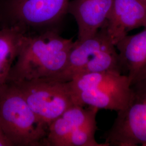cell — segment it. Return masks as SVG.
Wrapping results in <instances>:
<instances>
[{"mask_svg":"<svg viewBox=\"0 0 146 146\" xmlns=\"http://www.w3.org/2000/svg\"><path fill=\"white\" fill-rule=\"evenodd\" d=\"M143 1H145V2H146V0H143Z\"/></svg>","mask_w":146,"mask_h":146,"instance_id":"14","label":"cell"},{"mask_svg":"<svg viewBox=\"0 0 146 146\" xmlns=\"http://www.w3.org/2000/svg\"><path fill=\"white\" fill-rule=\"evenodd\" d=\"M102 72L123 74L116 46L104 27L93 36L74 41L65 68L56 76L45 78L68 82L78 75Z\"/></svg>","mask_w":146,"mask_h":146,"instance_id":"5","label":"cell"},{"mask_svg":"<svg viewBox=\"0 0 146 146\" xmlns=\"http://www.w3.org/2000/svg\"><path fill=\"white\" fill-rule=\"evenodd\" d=\"M107 146H146V78L131 86L130 98L104 134Z\"/></svg>","mask_w":146,"mask_h":146,"instance_id":"6","label":"cell"},{"mask_svg":"<svg viewBox=\"0 0 146 146\" xmlns=\"http://www.w3.org/2000/svg\"><path fill=\"white\" fill-rule=\"evenodd\" d=\"M0 123L12 146H46L48 126L11 82L0 89Z\"/></svg>","mask_w":146,"mask_h":146,"instance_id":"2","label":"cell"},{"mask_svg":"<svg viewBox=\"0 0 146 146\" xmlns=\"http://www.w3.org/2000/svg\"><path fill=\"white\" fill-rule=\"evenodd\" d=\"M114 0H71L68 14L73 16L78 27V40L94 36L104 26Z\"/></svg>","mask_w":146,"mask_h":146,"instance_id":"10","label":"cell"},{"mask_svg":"<svg viewBox=\"0 0 146 146\" xmlns=\"http://www.w3.org/2000/svg\"><path fill=\"white\" fill-rule=\"evenodd\" d=\"M74 42L58 31L27 34L7 82L56 76L65 68Z\"/></svg>","mask_w":146,"mask_h":146,"instance_id":"1","label":"cell"},{"mask_svg":"<svg viewBox=\"0 0 146 146\" xmlns=\"http://www.w3.org/2000/svg\"><path fill=\"white\" fill-rule=\"evenodd\" d=\"M9 82L19 89L31 110L48 127L74 104L68 82L40 78Z\"/></svg>","mask_w":146,"mask_h":146,"instance_id":"7","label":"cell"},{"mask_svg":"<svg viewBox=\"0 0 146 146\" xmlns=\"http://www.w3.org/2000/svg\"><path fill=\"white\" fill-rule=\"evenodd\" d=\"M68 82L74 104L82 107L117 112L125 107L131 95L130 80L119 72L83 74Z\"/></svg>","mask_w":146,"mask_h":146,"instance_id":"3","label":"cell"},{"mask_svg":"<svg viewBox=\"0 0 146 146\" xmlns=\"http://www.w3.org/2000/svg\"><path fill=\"white\" fill-rule=\"evenodd\" d=\"M26 35L16 27L0 28V89L7 83Z\"/></svg>","mask_w":146,"mask_h":146,"instance_id":"12","label":"cell"},{"mask_svg":"<svg viewBox=\"0 0 146 146\" xmlns=\"http://www.w3.org/2000/svg\"><path fill=\"white\" fill-rule=\"evenodd\" d=\"M98 108L73 104L48 127L46 146H90L95 142Z\"/></svg>","mask_w":146,"mask_h":146,"instance_id":"8","label":"cell"},{"mask_svg":"<svg viewBox=\"0 0 146 146\" xmlns=\"http://www.w3.org/2000/svg\"><path fill=\"white\" fill-rule=\"evenodd\" d=\"M104 27L115 45L132 30L140 27L146 28V2L114 0Z\"/></svg>","mask_w":146,"mask_h":146,"instance_id":"9","label":"cell"},{"mask_svg":"<svg viewBox=\"0 0 146 146\" xmlns=\"http://www.w3.org/2000/svg\"><path fill=\"white\" fill-rule=\"evenodd\" d=\"M12 146L11 142L6 137L0 123V146Z\"/></svg>","mask_w":146,"mask_h":146,"instance_id":"13","label":"cell"},{"mask_svg":"<svg viewBox=\"0 0 146 146\" xmlns=\"http://www.w3.org/2000/svg\"><path fill=\"white\" fill-rule=\"evenodd\" d=\"M71 0H0V28L16 27L27 35L58 31Z\"/></svg>","mask_w":146,"mask_h":146,"instance_id":"4","label":"cell"},{"mask_svg":"<svg viewBox=\"0 0 146 146\" xmlns=\"http://www.w3.org/2000/svg\"><path fill=\"white\" fill-rule=\"evenodd\" d=\"M123 73L131 85L146 78V28L134 35H127L116 43Z\"/></svg>","mask_w":146,"mask_h":146,"instance_id":"11","label":"cell"}]
</instances>
